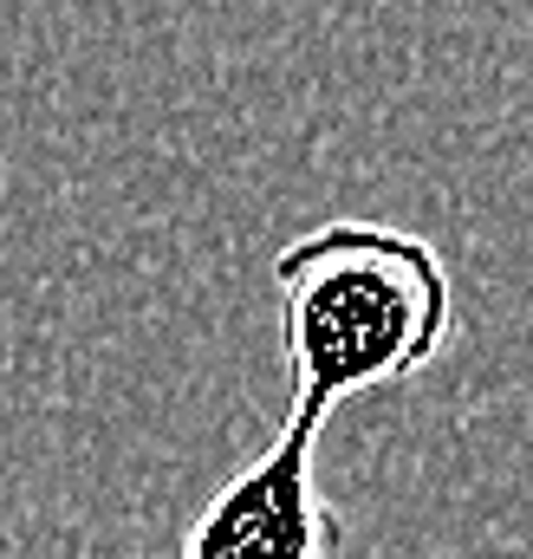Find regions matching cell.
<instances>
[{
  "instance_id": "cell-1",
  "label": "cell",
  "mask_w": 533,
  "mask_h": 559,
  "mask_svg": "<svg viewBox=\"0 0 533 559\" xmlns=\"http://www.w3.org/2000/svg\"><path fill=\"white\" fill-rule=\"evenodd\" d=\"M273 293L293 417L312 423L365 391L410 384L455 338V280L436 241L371 215H332L286 241Z\"/></svg>"
},
{
  "instance_id": "cell-2",
  "label": "cell",
  "mask_w": 533,
  "mask_h": 559,
  "mask_svg": "<svg viewBox=\"0 0 533 559\" xmlns=\"http://www.w3.org/2000/svg\"><path fill=\"white\" fill-rule=\"evenodd\" d=\"M319 429L293 417L182 527L176 559H345V514L319 488Z\"/></svg>"
}]
</instances>
